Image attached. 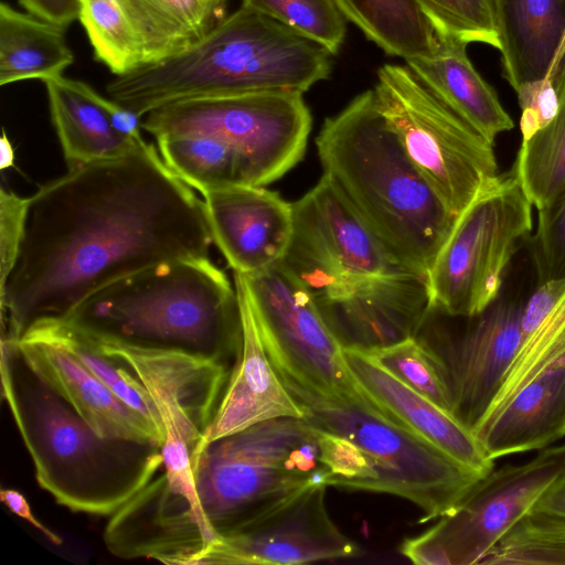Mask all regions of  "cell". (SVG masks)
Listing matches in <instances>:
<instances>
[{
  "label": "cell",
  "instance_id": "d4e9b609",
  "mask_svg": "<svg viewBox=\"0 0 565 565\" xmlns=\"http://www.w3.org/2000/svg\"><path fill=\"white\" fill-rule=\"evenodd\" d=\"M51 120L68 168L121 157L147 142L118 132L85 82L60 76L44 82Z\"/></svg>",
  "mask_w": 565,
  "mask_h": 565
},
{
  "label": "cell",
  "instance_id": "e575fe53",
  "mask_svg": "<svg viewBox=\"0 0 565 565\" xmlns=\"http://www.w3.org/2000/svg\"><path fill=\"white\" fill-rule=\"evenodd\" d=\"M367 353L403 383L454 415L446 373L433 351L416 337Z\"/></svg>",
  "mask_w": 565,
  "mask_h": 565
},
{
  "label": "cell",
  "instance_id": "7a4b0ae2",
  "mask_svg": "<svg viewBox=\"0 0 565 565\" xmlns=\"http://www.w3.org/2000/svg\"><path fill=\"white\" fill-rule=\"evenodd\" d=\"M1 384L36 481L74 511L113 515L162 469V446L100 436L22 354L1 339Z\"/></svg>",
  "mask_w": 565,
  "mask_h": 565
},
{
  "label": "cell",
  "instance_id": "9a60e30c",
  "mask_svg": "<svg viewBox=\"0 0 565 565\" xmlns=\"http://www.w3.org/2000/svg\"><path fill=\"white\" fill-rule=\"evenodd\" d=\"M527 296L511 284L468 324L454 332L430 310L416 338L440 362L454 398V415L473 430L500 390L520 341Z\"/></svg>",
  "mask_w": 565,
  "mask_h": 565
},
{
  "label": "cell",
  "instance_id": "5bb4252c",
  "mask_svg": "<svg viewBox=\"0 0 565 565\" xmlns=\"http://www.w3.org/2000/svg\"><path fill=\"white\" fill-rule=\"evenodd\" d=\"M95 343L126 362L147 387L166 434L162 472L171 487L192 488V455L213 420L233 369L180 351Z\"/></svg>",
  "mask_w": 565,
  "mask_h": 565
},
{
  "label": "cell",
  "instance_id": "f1b7e54d",
  "mask_svg": "<svg viewBox=\"0 0 565 565\" xmlns=\"http://www.w3.org/2000/svg\"><path fill=\"white\" fill-rule=\"evenodd\" d=\"M385 53L405 61L434 54L438 35L414 0H334Z\"/></svg>",
  "mask_w": 565,
  "mask_h": 565
},
{
  "label": "cell",
  "instance_id": "8d00e7d4",
  "mask_svg": "<svg viewBox=\"0 0 565 565\" xmlns=\"http://www.w3.org/2000/svg\"><path fill=\"white\" fill-rule=\"evenodd\" d=\"M527 243L536 284L565 278V190L537 211L536 230Z\"/></svg>",
  "mask_w": 565,
  "mask_h": 565
},
{
  "label": "cell",
  "instance_id": "8992f818",
  "mask_svg": "<svg viewBox=\"0 0 565 565\" xmlns=\"http://www.w3.org/2000/svg\"><path fill=\"white\" fill-rule=\"evenodd\" d=\"M202 529L215 544L286 497L324 484L321 428L305 418L281 417L201 443L192 455Z\"/></svg>",
  "mask_w": 565,
  "mask_h": 565
},
{
  "label": "cell",
  "instance_id": "cb8c5ba5",
  "mask_svg": "<svg viewBox=\"0 0 565 565\" xmlns=\"http://www.w3.org/2000/svg\"><path fill=\"white\" fill-rule=\"evenodd\" d=\"M433 55L406 60L407 67L445 105L494 145L513 120L494 88L476 71L466 43L443 34Z\"/></svg>",
  "mask_w": 565,
  "mask_h": 565
},
{
  "label": "cell",
  "instance_id": "3957f363",
  "mask_svg": "<svg viewBox=\"0 0 565 565\" xmlns=\"http://www.w3.org/2000/svg\"><path fill=\"white\" fill-rule=\"evenodd\" d=\"M60 319L97 343L180 351L232 369L242 348L235 286L210 257L129 274Z\"/></svg>",
  "mask_w": 565,
  "mask_h": 565
},
{
  "label": "cell",
  "instance_id": "8fae6325",
  "mask_svg": "<svg viewBox=\"0 0 565 565\" xmlns=\"http://www.w3.org/2000/svg\"><path fill=\"white\" fill-rule=\"evenodd\" d=\"M242 276L265 350L281 380L332 401L364 395L313 296L280 262Z\"/></svg>",
  "mask_w": 565,
  "mask_h": 565
},
{
  "label": "cell",
  "instance_id": "277c9868",
  "mask_svg": "<svg viewBox=\"0 0 565 565\" xmlns=\"http://www.w3.org/2000/svg\"><path fill=\"white\" fill-rule=\"evenodd\" d=\"M331 53L280 22L241 6L181 53L115 76L107 95L145 116L180 99L303 94L331 73Z\"/></svg>",
  "mask_w": 565,
  "mask_h": 565
},
{
  "label": "cell",
  "instance_id": "ffe728a7",
  "mask_svg": "<svg viewBox=\"0 0 565 565\" xmlns=\"http://www.w3.org/2000/svg\"><path fill=\"white\" fill-rule=\"evenodd\" d=\"M347 364L362 392L383 412L459 463L487 475L494 468L472 429L416 392L370 353L343 348Z\"/></svg>",
  "mask_w": 565,
  "mask_h": 565
},
{
  "label": "cell",
  "instance_id": "7402d4cb",
  "mask_svg": "<svg viewBox=\"0 0 565 565\" xmlns=\"http://www.w3.org/2000/svg\"><path fill=\"white\" fill-rule=\"evenodd\" d=\"M488 457L541 450L565 436V354L472 430Z\"/></svg>",
  "mask_w": 565,
  "mask_h": 565
},
{
  "label": "cell",
  "instance_id": "60d3db41",
  "mask_svg": "<svg viewBox=\"0 0 565 565\" xmlns=\"http://www.w3.org/2000/svg\"><path fill=\"white\" fill-rule=\"evenodd\" d=\"M0 498L3 504L15 515L22 518L38 531H40L51 543L55 545L62 544V539L52 530L41 523L32 513V510L24 495L13 489H2Z\"/></svg>",
  "mask_w": 565,
  "mask_h": 565
},
{
  "label": "cell",
  "instance_id": "5b68a950",
  "mask_svg": "<svg viewBox=\"0 0 565 565\" xmlns=\"http://www.w3.org/2000/svg\"><path fill=\"white\" fill-rule=\"evenodd\" d=\"M316 146L323 174L403 264L427 276L457 218L406 156L373 89L327 118Z\"/></svg>",
  "mask_w": 565,
  "mask_h": 565
},
{
  "label": "cell",
  "instance_id": "4fadbf2b",
  "mask_svg": "<svg viewBox=\"0 0 565 565\" xmlns=\"http://www.w3.org/2000/svg\"><path fill=\"white\" fill-rule=\"evenodd\" d=\"M291 204L292 232L280 263L313 298L339 296L373 278L412 270L326 174Z\"/></svg>",
  "mask_w": 565,
  "mask_h": 565
},
{
  "label": "cell",
  "instance_id": "7bdbcfd3",
  "mask_svg": "<svg viewBox=\"0 0 565 565\" xmlns=\"http://www.w3.org/2000/svg\"><path fill=\"white\" fill-rule=\"evenodd\" d=\"M14 164V151L11 141L3 131L0 139V169L4 170Z\"/></svg>",
  "mask_w": 565,
  "mask_h": 565
},
{
  "label": "cell",
  "instance_id": "d6a6232c",
  "mask_svg": "<svg viewBox=\"0 0 565 565\" xmlns=\"http://www.w3.org/2000/svg\"><path fill=\"white\" fill-rule=\"evenodd\" d=\"M486 565H565V515L533 509L484 555Z\"/></svg>",
  "mask_w": 565,
  "mask_h": 565
},
{
  "label": "cell",
  "instance_id": "f6af8a7d",
  "mask_svg": "<svg viewBox=\"0 0 565 565\" xmlns=\"http://www.w3.org/2000/svg\"><path fill=\"white\" fill-rule=\"evenodd\" d=\"M563 51H564V53H565V40H564Z\"/></svg>",
  "mask_w": 565,
  "mask_h": 565
},
{
  "label": "cell",
  "instance_id": "6da1fadb",
  "mask_svg": "<svg viewBox=\"0 0 565 565\" xmlns=\"http://www.w3.org/2000/svg\"><path fill=\"white\" fill-rule=\"evenodd\" d=\"M204 201L152 145L68 168L30 198L17 264L0 292L2 338L61 318L102 287L173 259L210 257Z\"/></svg>",
  "mask_w": 565,
  "mask_h": 565
},
{
  "label": "cell",
  "instance_id": "836d02e7",
  "mask_svg": "<svg viewBox=\"0 0 565 565\" xmlns=\"http://www.w3.org/2000/svg\"><path fill=\"white\" fill-rule=\"evenodd\" d=\"M300 35L338 53L345 38V17L334 0H242Z\"/></svg>",
  "mask_w": 565,
  "mask_h": 565
},
{
  "label": "cell",
  "instance_id": "ac0fdd59",
  "mask_svg": "<svg viewBox=\"0 0 565 565\" xmlns=\"http://www.w3.org/2000/svg\"><path fill=\"white\" fill-rule=\"evenodd\" d=\"M213 243L234 273L279 263L292 232V204L264 186L235 185L202 194Z\"/></svg>",
  "mask_w": 565,
  "mask_h": 565
},
{
  "label": "cell",
  "instance_id": "44dd1931",
  "mask_svg": "<svg viewBox=\"0 0 565 565\" xmlns=\"http://www.w3.org/2000/svg\"><path fill=\"white\" fill-rule=\"evenodd\" d=\"M22 354L103 437L164 444V437L136 409L65 349L45 341L20 339Z\"/></svg>",
  "mask_w": 565,
  "mask_h": 565
},
{
  "label": "cell",
  "instance_id": "9c48e42d",
  "mask_svg": "<svg viewBox=\"0 0 565 565\" xmlns=\"http://www.w3.org/2000/svg\"><path fill=\"white\" fill-rule=\"evenodd\" d=\"M532 207L512 169L481 189L427 274L431 310L470 318L498 297L514 255L532 233Z\"/></svg>",
  "mask_w": 565,
  "mask_h": 565
},
{
  "label": "cell",
  "instance_id": "52a82bcc",
  "mask_svg": "<svg viewBox=\"0 0 565 565\" xmlns=\"http://www.w3.org/2000/svg\"><path fill=\"white\" fill-rule=\"evenodd\" d=\"M281 381L302 407L305 419L351 440L361 450L373 472L363 491L414 503L422 511L418 523L449 513L486 476L406 428L365 394L349 402L332 401Z\"/></svg>",
  "mask_w": 565,
  "mask_h": 565
},
{
  "label": "cell",
  "instance_id": "1f68e13d",
  "mask_svg": "<svg viewBox=\"0 0 565 565\" xmlns=\"http://www.w3.org/2000/svg\"><path fill=\"white\" fill-rule=\"evenodd\" d=\"M77 20L95 60L115 76L146 65L143 45L121 0H79Z\"/></svg>",
  "mask_w": 565,
  "mask_h": 565
},
{
  "label": "cell",
  "instance_id": "603a6c76",
  "mask_svg": "<svg viewBox=\"0 0 565 565\" xmlns=\"http://www.w3.org/2000/svg\"><path fill=\"white\" fill-rule=\"evenodd\" d=\"M503 76L522 84L556 76L564 58L565 0H492Z\"/></svg>",
  "mask_w": 565,
  "mask_h": 565
},
{
  "label": "cell",
  "instance_id": "b9f144b4",
  "mask_svg": "<svg viewBox=\"0 0 565 565\" xmlns=\"http://www.w3.org/2000/svg\"><path fill=\"white\" fill-rule=\"evenodd\" d=\"M533 509L565 515V471L543 494Z\"/></svg>",
  "mask_w": 565,
  "mask_h": 565
},
{
  "label": "cell",
  "instance_id": "74e56055",
  "mask_svg": "<svg viewBox=\"0 0 565 565\" xmlns=\"http://www.w3.org/2000/svg\"><path fill=\"white\" fill-rule=\"evenodd\" d=\"M30 198L0 190V292L19 258L26 227Z\"/></svg>",
  "mask_w": 565,
  "mask_h": 565
},
{
  "label": "cell",
  "instance_id": "d6986e66",
  "mask_svg": "<svg viewBox=\"0 0 565 565\" xmlns=\"http://www.w3.org/2000/svg\"><path fill=\"white\" fill-rule=\"evenodd\" d=\"M241 321L242 348L224 394L202 441L238 433L255 424L281 417L305 418L265 350L243 276L234 273Z\"/></svg>",
  "mask_w": 565,
  "mask_h": 565
},
{
  "label": "cell",
  "instance_id": "484cf974",
  "mask_svg": "<svg viewBox=\"0 0 565 565\" xmlns=\"http://www.w3.org/2000/svg\"><path fill=\"white\" fill-rule=\"evenodd\" d=\"M66 28L0 4V85L63 76L74 62Z\"/></svg>",
  "mask_w": 565,
  "mask_h": 565
},
{
  "label": "cell",
  "instance_id": "4dcf8cb0",
  "mask_svg": "<svg viewBox=\"0 0 565 565\" xmlns=\"http://www.w3.org/2000/svg\"><path fill=\"white\" fill-rule=\"evenodd\" d=\"M156 140L168 168L201 194L228 186L250 185L241 158L215 138L177 135Z\"/></svg>",
  "mask_w": 565,
  "mask_h": 565
},
{
  "label": "cell",
  "instance_id": "83f0119b",
  "mask_svg": "<svg viewBox=\"0 0 565 565\" xmlns=\"http://www.w3.org/2000/svg\"><path fill=\"white\" fill-rule=\"evenodd\" d=\"M20 339L45 341L68 351L118 397L140 413L166 440L154 401L126 362L104 352L93 340L60 318H42L34 321Z\"/></svg>",
  "mask_w": 565,
  "mask_h": 565
},
{
  "label": "cell",
  "instance_id": "f35d334b",
  "mask_svg": "<svg viewBox=\"0 0 565 565\" xmlns=\"http://www.w3.org/2000/svg\"><path fill=\"white\" fill-rule=\"evenodd\" d=\"M521 109L520 131L526 140L545 128L559 108L558 92L552 77L522 84L515 89Z\"/></svg>",
  "mask_w": 565,
  "mask_h": 565
},
{
  "label": "cell",
  "instance_id": "ee69618b",
  "mask_svg": "<svg viewBox=\"0 0 565 565\" xmlns=\"http://www.w3.org/2000/svg\"><path fill=\"white\" fill-rule=\"evenodd\" d=\"M214 2H216L217 4H220L221 7H225V3L227 0H213Z\"/></svg>",
  "mask_w": 565,
  "mask_h": 565
},
{
  "label": "cell",
  "instance_id": "ab89813d",
  "mask_svg": "<svg viewBox=\"0 0 565 565\" xmlns=\"http://www.w3.org/2000/svg\"><path fill=\"white\" fill-rule=\"evenodd\" d=\"M25 11L67 28L78 18L79 0H18Z\"/></svg>",
  "mask_w": 565,
  "mask_h": 565
},
{
  "label": "cell",
  "instance_id": "7c38bea8",
  "mask_svg": "<svg viewBox=\"0 0 565 565\" xmlns=\"http://www.w3.org/2000/svg\"><path fill=\"white\" fill-rule=\"evenodd\" d=\"M564 471L565 444L541 449L526 462L493 468L454 510L404 540L399 552L418 565L480 564Z\"/></svg>",
  "mask_w": 565,
  "mask_h": 565
},
{
  "label": "cell",
  "instance_id": "2e32d148",
  "mask_svg": "<svg viewBox=\"0 0 565 565\" xmlns=\"http://www.w3.org/2000/svg\"><path fill=\"white\" fill-rule=\"evenodd\" d=\"M324 484L308 486L221 537L200 565H296L355 556L359 547L331 520Z\"/></svg>",
  "mask_w": 565,
  "mask_h": 565
},
{
  "label": "cell",
  "instance_id": "f546056e",
  "mask_svg": "<svg viewBox=\"0 0 565 565\" xmlns=\"http://www.w3.org/2000/svg\"><path fill=\"white\" fill-rule=\"evenodd\" d=\"M559 108L555 118L522 140L512 171L524 194L539 211L565 190V55L554 77Z\"/></svg>",
  "mask_w": 565,
  "mask_h": 565
},
{
  "label": "cell",
  "instance_id": "ba28073f",
  "mask_svg": "<svg viewBox=\"0 0 565 565\" xmlns=\"http://www.w3.org/2000/svg\"><path fill=\"white\" fill-rule=\"evenodd\" d=\"M373 93L408 159L458 218L500 174L494 145L434 95L407 65L382 66Z\"/></svg>",
  "mask_w": 565,
  "mask_h": 565
},
{
  "label": "cell",
  "instance_id": "d590c367",
  "mask_svg": "<svg viewBox=\"0 0 565 565\" xmlns=\"http://www.w3.org/2000/svg\"><path fill=\"white\" fill-rule=\"evenodd\" d=\"M437 34L466 44L480 42L500 51L492 0H414Z\"/></svg>",
  "mask_w": 565,
  "mask_h": 565
},
{
  "label": "cell",
  "instance_id": "e0dca14e",
  "mask_svg": "<svg viewBox=\"0 0 565 565\" xmlns=\"http://www.w3.org/2000/svg\"><path fill=\"white\" fill-rule=\"evenodd\" d=\"M315 301L342 348L366 352L416 337L431 309L427 276L412 270Z\"/></svg>",
  "mask_w": 565,
  "mask_h": 565
},
{
  "label": "cell",
  "instance_id": "4316f807",
  "mask_svg": "<svg viewBox=\"0 0 565 565\" xmlns=\"http://www.w3.org/2000/svg\"><path fill=\"white\" fill-rule=\"evenodd\" d=\"M141 40L146 65L181 53L220 20L224 7L213 0H121Z\"/></svg>",
  "mask_w": 565,
  "mask_h": 565
},
{
  "label": "cell",
  "instance_id": "30bf717a",
  "mask_svg": "<svg viewBox=\"0 0 565 565\" xmlns=\"http://www.w3.org/2000/svg\"><path fill=\"white\" fill-rule=\"evenodd\" d=\"M311 124L302 94L286 92L180 99L142 118V129L156 139L201 135L224 142L255 186L273 183L302 160Z\"/></svg>",
  "mask_w": 565,
  "mask_h": 565
}]
</instances>
